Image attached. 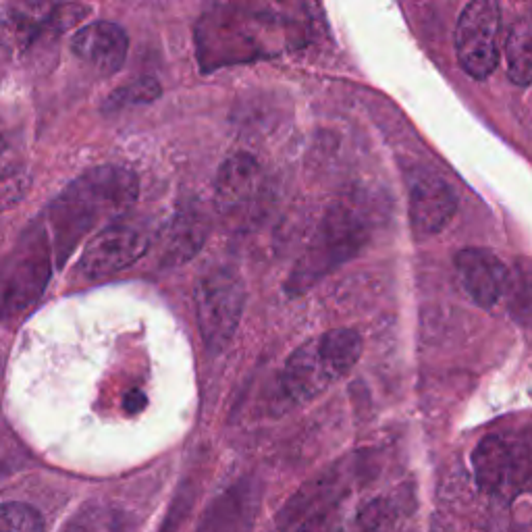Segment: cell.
<instances>
[{
    "label": "cell",
    "mask_w": 532,
    "mask_h": 532,
    "mask_svg": "<svg viewBox=\"0 0 532 532\" xmlns=\"http://www.w3.org/2000/svg\"><path fill=\"white\" fill-rule=\"evenodd\" d=\"M138 192V177L121 167H96L69 183L46 215L57 262H65L92 229L127 212L138 200Z\"/></svg>",
    "instance_id": "obj_1"
},
{
    "label": "cell",
    "mask_w": 532,
    "mask_h": 532,
    "mask_svg": "<svg viewBox=\"0 0 532 532\" xmlns=\"http://www.w3.org/2000/svg\"><path fill=\"white\" fill-rule=\"evenodd\" d=\"M368 239L364 212L350 202H337L329 208L321 227L287 279L289 294H302L343 262L354 258Z\"/></svg>",
    "instance_id": "obj_2"
},
{
    "label": "cell",
    "mask_w": 532,
    "mask_h": 532,
    "mask_svg": "<svg viewBox=\"0 0 532 532\" xmlns=\"http://www.w3.org/2000/svg\"><path fill=\"white\" fill-rule=\"evenodd\" d=\"M246 306V289L229 269L206 273L196 285L198 327L206 348L212 352L225 350L233 339Z\"/></svg>",
    "instance_id": "obj_3"
},
{
    "label": "cell",
    "mask_w": 532,
    "mask_h": 532,
    "mask_svg": "<svg viewBox=\"0 0 532 532\" xmlns=\"http://www.w3.org/2000/svg\"><path fill=\"white\" fill-rule=\"evenodd\" d=\"M44 231L23 237V244L0 269V316L17 314L38 300L50 277Z\"/></svg>",
    "instance_id": "obj_4"
},
{
    "label": "cell",
    "mask_w": 532,
    "mask_h": 532,
    "mask_svg": "<svg viewBox=\"0 0 532 532\" xmlns=\"http://www.w3.org/2000/svg\"><path fill=\"white\" fill-rule=\"evenodd\" d=\"M501 7L493 0H474L456 25V57L474 79H487L499 65Z\"/></svg>",
    "instance_id": "obj_5"
},
{
    "label": "cell",
    "mask_w": 532,
    "mask_h": 532,
    "mask_svg": "<svg viewBox=\"0 0 532 532\" xmlns=\"http://www.w3.org/2000/svg\"><path fill=\"white\" fill-rule=\"evenodd\" d=\"M352 487V474L337 466L323 472L298 491L281 514L283 532H327L333 514L348 497Z\"/></svg>",
    "instance_id": "obj_6"
},
{
    "label": "cell",
    "mask_w": 532,
    "mask_h": 532,
    "mask_svg": "<svg viewBox=\"0 0 532 532\" xmlns=\"http://www.w3.org/2000/svg\"><path fill=\"white\" fill-rule=\"evenodd\" d=\"M150 246L148 233L131 223L115 221L104 225L86 244L77 271L88 281L117 275L136 264Z\"/></svg>",
    "instance_id": "obj_7"
},
{
    "label": "cell",
    "mask_w": 532,
    "mask_h": 532,
    "mask_svg": "<svg viewBox=\"0 0 532 532\" xmlns=\"http://www.w3.org/2000/svg\"><path fill=\"white\" fill-rule=\"evenodd\" d=\"M470 462L476 487L487 495L512 497L528 483L530 468L520 447L499 435L478 441Z\"/></svg>",
    "instance_id": "obj_8"
},
{
    "label": "cell",
    "mask_w": 532,
    "mask_h": 532,
    "mask_svg": "<svg viewBox=\"0 0 532 532\" xmlns=\"http://www.w3.org/2000/svg\"><path fill=\"white\" fill-rule=\"evenodd\" d=\"M458 210V194L437 173H420L410 183L408 217L416 239L439 235Z\"/></svg>",
    "instance_id": "obj_9"
},
{
    "label": "cell",
    "mask_w": 532,
    "mask_h": 532,
    "mask_svg": "<svg viewBox=\"0 0 532 532\" xmlns=\"http://www.w3.org/2000/svg\"><path fill=\"white\" fill-rule=\"evenodd\" d=\"M337 379L318 337L306 341L291 354L281 372V389L291 404H306L321 395Z\"/></svg>",
    "instance_id": "obj_10"
},
{
    "label": "cell",
    "mask_w": 532,
    "mask_h": 532,
    "mask_svg": "<svg viewBox=\"0 0 532 532\" xmlns=\"http://www.w3.org/2000/svg\"><path fill=\"white\" fill-rule=\"evenodd\" d=\"M458 277L470 300L481 306H495L508 287L510 269L505 262L485 248H464L454 258Z\"/></svg>",
    "instance_id": "obj_11"
},
{
    "label": "cell",
    "mask_w": 532,
    "mask_h": 532,
    "mask_svg": "<svg viewBox=\"0 0 532 532\" xmlns=\"http://www.w3.org/2000/svg\"><path fill=\"white\" fill-rule=\"evenodd\" d=\"M127 48L129 38L125 30L111 21H94L71 40L73 55L102 75H113L123 67Z\"/></svg>",
    "instance_id": "obj_12"
},
{
    "label": "cell",
    "mask_w": 532,
    "mask_h": 532,
    "mask_svg": "<svg viewBox=\"0 0 532 532\" xmlns=\"http://www.w3.org/2000/svg\"><path fill=\"white\" fill-rule=\"evenodd\" d=\"M262 169L252 154L239 152L223 163L215 181V206L221 215L235 212L258 194Z\"/></svg>",
    "instance_id": "obj_13"
},
{
    "label": "cell",
    "mask_w": 532,
    "mask_h": 532,
    "mask_svg": "<svg viewBox=\"0 0 532 532\" xmlns=\"http://www.w3.org/2000/svg\"><path fill=\"white\" fill-rule=\"evenodd\" d=\"M254 518V501L250 491L237 487L223 495L210 512H206L198 532H246Z\"/></svg>",
    "instance_id": "obj_14"
},
{
    "label": "cell",
    "mask_w": 532,
    "mask_h": 532,
    "mask_svg": "<svg viewBox=\"0 0 532 532\" xmlns=\"http://www.w3.org/2000/svg\"><path fill=\"white\" fill-rule=\"evenodd\" d=\"M204 225L194 215H179L165 231L163 258L167 262H183L198 252L204 242Z\"/></svg>",
    "instance_id": "obj_15"
},
{
    "label": "cell",
    "mask_w": 532,
    "mask_h": 532,
    "mask_svg": "<svg viewBox=\"0 0 532 532\" xmlns=\"http://www.w3.org/2000/svg\"><path fill=\"white\" fill-rule=\"evenodd\" d=\"M505 71L516 86L532 84V25L522 21L514 25L505 40Z\"/></svg>",
    "instance_id": "obj_16"
},
{
    "label": "cell",
    "mask_w": 532,
    "mask_h": 532,
    "mask_svg": "<svg viewBox=\"0 0 532 532\" xmlns=\"http://www.w3.org/2000/svg\"><path fill=\"white\" fill-rule=\"evenodd\" d=\"M318 341H321V348L335 370L337 379L350 375L362 356V337L354 329H333L318 337Z\"/></svg>",
    "instance_id": "obj_17"
},
{
    "label": "cell",
    "mask_w": 532,
    "mask_h": 532,
    "mask_svg": "<svg viewBox=\"0 0 532 532\" xmlns=\"http://www.w3.org/2000/svg\"><path fill=\"white\" fill-rule=\"evenodd\" d=\"M505 296H508V306L512 316L518 323L532 327V262L520 258L514 264V271L510 273L508 287H505Z\"/></svg>",
    "instance_id": "obj_18"
},
{
    "label": "cell",
    "mask_w": 532,
    "mask_h": 532,
    "mask_svg": "<svg viewBox=\"0 0 532 532\" xmlns=\"http://www.w3.org/2000/svg\"><path fill=\"white\" fill-rule=\"evenodd\" d=\"M402 503L393 497H377L368 501L356 516V532H391Z\"/></svg>",
    "instance_id": "obj_19"
},
{
    "label": "cell",
    "mask_w": 532,
    "mask_h": 532,
    "mask_svg": "<svg viewBox=\"0 0 532 532\" xmlns=\"http://www.w3.org/2000/svg\"><path fill=\"white\" fill-rule=\"evenodd\" d=\"M158 96H161V84H158L152 77H142V79H136V82L115 90L109 98H106L104 109L111 113L123 111V109H131V106L150 104Z\"/></svg>",
    "instance_id": "obj_20"
},
{
    "label": "cell",
    "mask_w": 532,
    "mask_h": 532,
    "mask_svg": "<svg viewBox=\"0 0 532 532\" xmlns=\"http://www.w3.org/2000/svg\"><path fill=\"white\" fill-rule=\"evenodd\" d=\"M65 532H127V524L123 514L109 508H88L71 524Z\"/></svg>",
    "instance_id": "obj_21"
},
{
    "label": "cell",
    "mask_w": 532,
    "mask_h": 532,
    "mask_svg": "<svg viewBox=\"0 0 532 532\" xmlns=\"http://www.w3.org/2000/svg\"><path fill=\"white\" fill-rule=\"evenodd\" d=\"M0 532H44V520L28 503H3L0 505Z\"/></svg>",
    "instance_id": "obj_22"
},
{
    "label": "cell",
    "mask_w": 532,
    "mask_h": 532,
    "mask_svg": "<svg viewBox=\"0 0 532 532\" xmlns=\"http://www.w3.org/2000/svg\"><path fill=\"white\" fill-rule=\"evenodd\" d=\"M30 173L25 169H11L0 175V210L17 206L30 192Z\"/></svg>",
    "instance_id": "obj_23"
},
{
    "label": "cell",
    "mask_w": 532,
    "mask_h": 532,
    "mask_svg": "<svg viewBox=\"0 0 532 532\" xmlns=\"http://www.w3.org/2000/svg\"><path fill=\"white\" fill-rule=\"evenodd\" d=\"M123 406L129 414H138L146 408V395L142 391H131V393H127Z\"/></svg>",
    "instance_id": "obj_24"
},
{
    "label": "cell",
    "mask_w": 532,
    "mask_h": 532,
    "mask_svg": "<svg viewBox=\"0 0 532 532\" xmlns=\"http://www.w3.org/2000/svg\"><path fill=\"white\" fill-rule=\"evenodd\" d=\"M7 148H9V133H7V125L3 117H0V161H3Z\"/></svg>",
    "instance_id": "obj_25"
}]
</instances>
